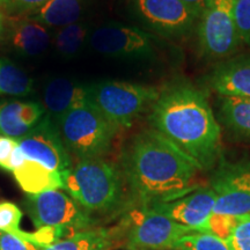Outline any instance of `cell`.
<instances>
[{"label": "cell", "mask_w": 250, "mask_h": 250, "mask_svg": "<svg viewBox=\"0 0 250 250\" xmlns=\"http://www.w3.org/2000/svg\"><path fill=\"white\" fill-rule=\"evenodd\" d=\"M121 170L131 206L173 201L196 189L201 168L152 127L136 133L122 153Z\"/></svg>", "instance_id": "6da1fadb"}, {"label": "cell", "mask_w": 250, "mask_h": 250, "mask_svg": "<svg viewBox=\"0 0 250 250\" xmlns=\"http://www.w3.org/2000/svg\"><path fill=\"white\" fill-rule=\"evenodd\" d=\"M152 129L161 133L201 168L211 169L220 158L221 125L208 96L188 80L162 87L148 115Z\"/></svg>", "instance_id": "7a4b0ae2"}, {"label": "cell", "mask_w": 250, "mask_h": 250, "mask_svg": "<svg viewBox=\"0 0 250 250\" xmlns=\"http://www.w3.org/2000/svg\"><path fill=\"white\" fill-rule=\"evenodd\" d=\"M62 190L92 217L112 214L129 208L121 167L104 156L78 160L62 171Z\"/></svg>", "instance_id": "3957f363"}, {"label": "cell", "mask_w": 250, "mask_h": 250, "mask_svg": "<svg viewBox=\"0 0 250 250\" xmlns=\"http://www.w3.org/2000/svg\"><path fill=\"white\" fill-rule=\"evenodd\" d=\"M57 126L67 152L78 160L104 156L118 133L89 98L70 109Z\"/></svg>", "instance_id": "277c9868"}, {"label": "cell", "mask_w": 250, "mask_h": 250, "mask_svg": "<svg viewBox=\"0 0 250 250\" xmlns=\"http://www.w3.org/2000/svg\"><path fill=\"white\" fill-rule=\"evenodd\" d=\"M90 102L101 111L118 132L129 129L138 118L151 110L161 88L129 81H100L87 85Z\"/></svg>", "instance_id": "5b68a950"}, {"label": "cell", "mask_w": 250, "mask_h": 250, "mask_svg": "<svg viewBox=\"0 0 250 250\" xmlns=\"http://www.w3.org/2000/svg\"><path fill=\"white\" fill-rule=\"evenodd\" d=\"M111 232L127 250H166L173 249L180 237L192 230L149 206H129L117 230Z\"/></svg>", "instance_id": "8992f818"}, {"label": "cell", "mask_w": 250, "mask_h": 250, "mask_svg": "<svg viewBox=\"0 0 250 250\" xmlns=\"http://www.w3.org/2000/svg\"><path fill=\"white\" fill-rule=\"evenodd\" d=\"M23 206L37 228L59 227L74 233L98 227V219L61 189L28 195Z\"/></svg>", "instance_id": "52a82bcc"}, {"label": "cell", "mask_w": 250, "mask_h": 250, "mask_svg": "<svg viewBox=\"0 0 250 250\" xmlns=\"http://www.w3.org/2000/svg\"><path fill=\"white\" fill-rule=\"evenodd\" d=\"M236 0H211L197 22L201 54L211 59L230 57L239 49L234 7Z\"/></svg>", "instance_id": "ba28073f"}, {"label": "cell", "mask_w": 250, "mask_h": 250, "mask_svg": "<svg viewBox=\"0 0 250 250\" xmlns=\"http://www.w3.org/2000/svg\"><path fill=\"white\" fill-rule=\"evenodd\" d=\"M129 6L144 26L166 39H186L198 22L182 0H129Z\"/></svg>", "instance_id": "9c48e42d"}, {"label": "cell", "mask_w": 250, "mask_h": 250, "mask_svg": "<svg viewBox=\"0 0 250 250\" xmlns=\"http://www.w3.org/2000/svg\"><path fill=\"white\" fill-rule=\"evenodd\" d=\"M96 52L118 59H147L155 54L154 39L134 26L109 22L96 28L89 37Z\"/></svg>", "instance_id": "30bf717a"}, {"label": "cell", "mask_w": 250, "mask_h": 250, "mask_svg": "<svg viewBox=\"0 0 250 250\" xmlns=\"http://www.w3.org/2000/svg\"><path fill=\"white\" fill-rule=\"evenodd\" d=\"M211 188L215 193V213L250 214V161L220 162Z\"/></svg>", "instance_id": "8fae6325"}, {"label": "cell", "mask_w": 250, "mask_h": 250, "mask_svg": "<svg viewBox=\"0 0 250 250\" xmlns=\"http://www.w3.org/2000/svg\"><path fill=\"white\" fill-rule=\"evenodd\" d=\"M18 144L24 158L50 170L62 173L72 166L70 153L62 143L58 126L46 115L35 129L19 139Z\"/></svg>", "instance_id": "7c38bea8"}, {"label": "cell", "mask_w": 250, "mask_h": 250, "mask_svg": "<svg viewBox=\"0 0 250 250\" xmlns=\"http://www.w3.org/2000/svg\"><path fill=\"white\" fill-rule=\"evenodd\" d=\"M215 193L211 187L196 188L173 201L149 206L175 223L189 227L192 232L201 228L214 210Z\"/></svg>", "instance_id": "4fadbf2b"}, {"label": "cell", "mask_w": 250, "mask_h": 250, "mask_svg": "<svg viewBox=\"0 0 250 250\" xmlns=\"http://www.w3.org/2000/svg\"><path fill=\"white\" fill-rule=\"evenodd\" d=\"M206 83L220 98L250 99V54L221 62L211 71Z\"/></svg>", "instance_id": "5bb4252c"}, {"label": "cell", "mask_w": 250, "mask_h": 250, "mask_svg": "<svg viewBox=\"0 0 250 250\" xmlns=\"http://www.w3.org/2000/svg\"><path fill=\"white\" fill-rule=\"evenodd\" d=\"M44 117V105L40 102H0V134L19 140L35 129Z\"/></svg>", "instance_id": "9a60e30c"}, {"label": "cell", "mask_w": 250, "mask_h": 250, "mask_svg": "<svg viewBox=\"0 0 250 250\" xmlns=\"http://www.w3.org/2000/svg\"><path fill=\"white\" fill-rule=\"evenodd\" d=\"M88 99L87 85H81L65 78H56L46 83L43 94L46 117L57 125L66 112Z\"/></svg>", "instance_id": "2e32d148"}, {"label": "cell", "mask_w": 250, "mask_h": 250, "mask_svg": "<svg viewBox=\"0 0 250 250\" xmlns=\"http://www.w3.org/2000/svg\"><path fill=\"white\" fill-rule=\"evenodd\" d=\"M6 27L9 44L22 56H37L48 49L50 43L49 31L44 24L33 18H21L9 20Z\"/></svg>", "instance_id": "e0dca14e"}, {"label": "cell", "mask_w": 250, "mask_h": 250, "mask_svg": "<svg viewBox=\"0 0 250 250\" xmlns=\"http://www.w3.org/2000/svg\"><path fill=\"white\" fill-rule=\"evenodd\" d=\"M19 186L28 195L62 189V173L50 170L44 166L26 159L20 167L12 171Z\"/></svg>", "instance_id": "ac0fdd59"}, {"label": "cell", "mask_w": 250, "mask_h": 250, "mask_svg": "<svg viewBox=\"0 0 250 250\" xmlns=\"http://www.w3.org/2000/svg\"><path fill=\"white\" fill-rule=\"evenodd\" d=\"M218 112L219 123L228 132L250 144V99L219 96Z\"/></svg>", "instance_id": "d6986e66"}, {"label": "cell", "mask_w": 250, "mask_h": 250, "mask_svg": "<svg viewBox=\"0 0 250 250\" xmlns=\"http://www.w3.org/2000/svg\"><path fill=\"white\" fill-rule=\"evenodd\" d=\"M114 241L111 229L94 227L74 232L68 237L40 250H111Z\"/></svg>", "instance_id": "ffe728a7"}, {"label": "cell", "mask_w": 250, "mask_h": 250, "mask_svg": "<svg viewBox=\"0 0 250 250\" xmlns=\"http://www.w3.org/2000/svg\"><path fill=\"white\" fill-rule=\"evenodd\" d=\"M87 1L88 0H51L30 18L44 26L65 27L79 20Z\"/></svg>", "instance_id": "44dd1931"}, {"label": "cell", "mask_w": 250, "mask_h": 250, "mask_svg": "<svg viewBox=\"0 0 250 250\" xmlns=\"http://www.w3.org/2000/svg\"><path fill=\"white\" fill-rule=\"evenodd\" d=\"M33 90V79L22 68L0 58V96H26Z\"/></svg>", "instance_id": "7402d4cb"}, {"label": "cell", "mask_w": 250, "mask_h": 250, "mask_svg": "<svg viewBox=\"0 0 250 250\" xmlns=\"http://www.w3.org/2000/svg\"><path fill=\"white\" fill-rule=\"evenodd\" d=\"M88 29L83 23H71L62 27L55 39L57 51L64 57H73L85 43Z\"/></svg>", "instance_id": "603a6c76"}, {"label": "cell", "mask_w": 250, "mask_h": 250, "mask_svg": "<svg viewBox=\"0 0 250 250\" xmlns=\"http://www.w3.org/2000/svg\"><path fill=\"white\" fill-rule=\"evenodd\" d=\"M171 250H232L227 241L203 232H190L180 237Z\"/></svg>", "instance_id": "cb8c5ba5"}, {"label": "cell", "mask_w": 250, "mask_h": 250, "mask_svg": "<svg viewBox=\"0 0 250 250\" xmlns=\"http://www.w3.org/2000/svg\"><path fill=\"white\" fill-rule=\"evenodd\" d=\"M21 219H22V212L18 208V205L11 202L0 203V232L12 234L33 245V233L23 232L21 229Z\"/></svg>", "instance_id": "d4e9b609"}, {"label": "cell", "mask_w": 250, "mask_h": 250, "mask_svg": "<svg viewBox=\"0 0 250 250\" xmlns=\"http://www.w3.org/2000/svg\"><path fill=\"white\" fill-rule=\"evenodd\" d=\"M237 220H239V217L212 212V214L205 221V224L201 228L195 230V232L212 234V235L218 236L225 240V241H227L228 237L230 236V234L233 232L234 227H235Z\"/></svg>", "instance_id": "484cf974"}, {"label": "cell", "mask_w": 250, "mask_h": 250, "mask_svg": "<svg viewBox=\"0 0 250 250\" xmlns=\"http://www.w3.org/2000/svg\"><path fill=\"white\" fill-rule=\"evenodd\" d=\"M234 18L240 42L250 48V0H236Z\"/></svg>", "instance_id": "4316f807"}, {"label": "cell", "mask_w": 250, "mask_h": 250, "mask_svg": "<svg viewBox=\"0 0 250 250\" xmlns=\"http://www.w3.org/2000/svg\"><path fill=\"white\" fill-rule=\"evenodd\" d=\"M227 243L232 250H250V214L240 215Z\"/></svg>", "instance_id": "83f0119b"}, {"label": "cell", "mask_w": 250, "mask_h": 250, "mask_svg": "<svg viewBox=\"0 0 250 250\" xmlns=\"http://www.w3.org/2000/svg\"><path fill=\"white\" fill-rule=\"evenodd\" d=\"M50 1L51 0H12L6 11L11 14H30L29 17H31L41 11Z\"/></svg>", "instance_id": "f1b7e54d"}, {"label": "cell", "mask_w": 250, "mask_h": 250, "mask_svg": "<svg viewBox=\"0 0 250 250\" xmlns=\"http://www.w3.org/2000/svg\"><path fill=\"white\" fill-rule=\"evenodd\" d=\"M18 147V140L0 134V168L1 169L11 171L12 159Z\"/></svg>", "instance_id": "f546056e"}, {"label": "cell", "mask_w": 250, "mask_h": 250, "mask_svg": "<svg viewBox=\"0 0 250 250\" xmlns=\"http://www.w3.org/2000/svg\"><path fill=\"white\" fill-rule=\"evenodd\" d=\"M0 249L1 250H40L36 246L19 239L12 234L0 232Z\"/></svg>", "instance_id": "4dcf8cb0"}, {"label": "cell", "mask_w": 250, "mask_h": 250, "mask_svg": "<svg viewBox=\"0 0 250 250\" xmlns=\"http://www.w3.org/2000/svg\"><path fill=\"white\" fill-rule=\"evenodd\" d=\"M182 1L188 6V7L191 9L193 13H195L199 19V17H201L203 12H204V9L208 7V2H210L211 0H182Z\"/></svg>", "instance_id": "1f68e13d"}, {"label": "cell", "mask_w": 250, "mask_h": 250, "mask_svg": "<svg viewBox=\"0 0 250 250\" xmlns=\"http://www.w3.org/2000/svg\"><path fill=\"white\" fill-rule=\"evenodd\" d=\"M6 18L4 12L0 9V40L2 39V36L5 35V30H6Z\"/></svg>", "instance_id": "d6a6232c"}, {"label": "cell", "mask_w": 250, "mask_h": 250, "mask_svg": "<svg viewBox=\"0 0 250 250\" xmlns=\"http://www.w3.org/2000/svg\"><path fill=\"white\" fill-rule=\"evenodd\" d=\"M11 1L12 0H0V9L1 11H6L9 4H11Z\"/></svg>", "instance_id": "836d02e7"}, {"label": "cell", "mask_w": 250, "mask_h": 250, "mask_svg": "<svg viewBox=\"0 0 250 250\" xmlns=\"http://www.w3.org/2000/svg\"><path fill=\"white\" fill-rule=\"evenodd\" d=\"M0 250H1V249H0Z\"/></svg>", "instance_id": "e575fe53"}]
</instances>
